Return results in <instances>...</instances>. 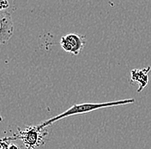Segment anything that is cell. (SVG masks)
<instances>
[{"mask_svg":"<svg viewBox=\"0 0 151 149\" xmlns=\"http://www.w3.org/2000/svg\"><path fill=\"white\" fill-rule=\"evenodd\" d=\"M135 102L134 98H129V99H124V100H118V101H111V102H83V103H77L74 104L71 107H70L65 111L58 114L55 116L43 121L40 124H39L40 129H46L47 126L52 125V123L58 121L61 119H64L66 117L73 116H79L83 115L86 113L93 112L94 110L110 108V107H115V106H121V105H126Z\"/></svg>","mask_w":151,"mask_h":149,"instance_id":"obj_1","label":"cell"},{"mask_svg":"<svg viewBox=\"0 0 151 149\" xmlns=\"http://www.w3.org/2000/svg\"><path fill=\"white\" fill-rule=\"evenodd\" d=\"M18 129V134H13L9 137H4V139L8 141L21 140L25 149H37L40 146L44 145L45 138L48 134L47 131H43L44 129H40L39 126H28L25 130H21Z\"/></svg>","mask_w":151,"mask_h":149,"instance_id":"obj_2","label":"cell"},{"mask_svg":"<svg viewBox=\"0 0 151 149\" xmlns=\"http://www.w3.org/2000/svg\"><path fill=\"white\" fill-rule=\"evenodd\" d=\"M14 23L7 9L0 11V41L2 44L8 41L14 34Z\"/></svg>","mask_w":151,"mask_h":149,"instance_id":"obj_3","label":"cell"},{"mask_svg":"<svg viewBox=\"0 0 151 149\" xmlns=\"http://www.w3.org/2000/svg\"><path fill=\"white\" fill-rule=\"evenodd\" d=\"M151 70L150 66L142 69H133L131 72V82H137L139 84V87L137 90L138 93H140L142 90L145 89L150 80V71Z\"/></svg>","mask_w":151,"mask_h":149,"instance_id":"obj_4","label":"cell"},{"mask_svg":"<svg viewBox=\"0 0 151 149\" xmlns=\"http://www.w3.org/2000/svg\"><path fill=\"white\" fill-rule=\"evenodd\" d=\"M65 37L70 41V46L72 47V55H78L81 51L83 49L85 44H86V40L84 36H79L76 34H68L66 35Z\"/></svg>","mask_w":151,"mask_h":149,"instance_id":"obj_5","label":"cell"},{"mask_svg":"<svg viewBox=\"0 0 151 149\" xmlns=\"http://www.w3.org/2000/svg\"><path fill=\"white\" fill-rule=\"evenodd\" d=\"M60 46L67 53H70V54L72 53V47L70 46V41L65 37V36H62L61 39H60Z\"/></svg>","mask_w":151,"mask_h":149,"instance_id":"obj_6","label":"cell"},{"mask_svg":"<svg viewBox=\"0 0 151 149\" xmlns=\"http://www.w3.org/2000/svg\"><path fill=\"white\" fill-rule=\"evenodd\" d=\"M9 7L8 0H0V9L1 10H5Z\"/></svg>","mask_w":151,"mask_h":149,"instance_id":"obj_7","label":"cell"},{"mask_svg":"<svg viewBox=\"0 0 151 149\" xmlns=\"http://www.w3.org/2000/svg\"><path fill=\"white\" fill-rule=\"evenodd\" d=\"M9 149H20L18 146L17 145V144H14V143H11L10 145H9Z\"/></svg>","mask_w":151,"mask_h":149,"instance_id":"obj_8","label":"cell"}]
</instances>
